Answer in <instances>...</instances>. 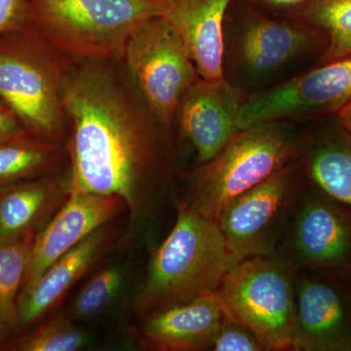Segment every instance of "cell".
Returning a JSON list of instances; mask_svg holds the SVG:
<instances>
[{"instance_id":"d4e9b609","label":"cell","mask_w":351,"mask_h":351,"mask_svg":"<svg viewBox=\"0 0 351 351\" xmlns=\"http://www.w3.org/2000/svg\"><path fill=\"white\" fill-rule=\"evenodd\" d=\"M211 350L263 351L265 348L248 327L226 317L215 337Z\"/></svg>"},{"instance_id":"4316f807","label":"cell","mask_w":351,"mask_h":351,"mask_svg":"<svg viewBox=\"0 0 351 351\" xmlns=\"http://www.w3.org/2000/svg\"><path fill=\"white\" fill-rule=\"evenodd\" d=\"M27 133L17 117L0 101V141L7 140Z\"/></svg>"},{"instance_id":"52a82bcc","label":"cell","mask_w":351,"mask_h":351,"mask_svg":"<svg viewBox=\"0 0 351 351\" xmlns=\"http://www.w3.org/2000/svg\"><path fill=\"white\" fill-rule=\"evenodd\" d=\"M299 161L239 196L218 225L237 262L276 256L301 195Z\"/></svg>"},{"instance_id":"8992f818","label":"cell","mask_w":351,"mask_h":351,"mask_svg":"<svg viewBox=\"0 0 351 351\" xmlns=\"http://www.w3.org/2000/svg\"><path fill=\"white\" fill-rule=\"evenodd\" d=\"M295 269L278 256L235 265L217 289L226 317L248 327L265 350H294Z\"/></svg>"},{"instance_id":"d6986e66","label":"cell","mask_w":351,"mask_h":351,"mask_svg":"<svg viewBox=\"0 0 351 351\" xmlns=\"http://www.w3.org/2000/svg\"><path fill=\"white\" fill-rule=\"evenodd\" d=\"M302 171L311 186L351 208V137L341 128L301 147Z\"/></svg>"},{"instance_id":"484cf974","label":"cell","mask_w":351,"mask_h":351,"mask_svg":"<svg viewBox=\"0 0 351 351\" xmlns=\"http://www.w3.org/2000/svg\"><path fill=\"white\" fill-rule=\"evenodd\" d=\"M29 0H0V36L27 24Z\"/></svg>"},{"instance_id":"3957f363","label":"cell","mask_w":351,"mask_h":351,"mask_svg":"<svg viewBox=\"0 0 351 351\" xmlns=\"http://www.w3.org/2000/svg\"><path fill=\"white\" fill-rule=\"evenodd\" d=\"M73 64L27 23L0 36V101L27 133L66 145L63 90Z\"/></svg>"},{"instance_id":"4fadbf2b","label":"cell","mask_w":351,"mask_h":351,"mask_svg":"<svg viewBox=\"0 0 351 351\" xmlns=\"http://www.w3.org/2000/svg\"><path fill=\"white\" fill-rule=\"evenodd\" d=\"M247 95L226 77H198L182 95L176 117L180 128L207 162L230 144L240 131L239 117Z\"/></svg>"},{"instance_id":"9c48e42d","label":"cell","mask_w":351,"mask_h":351,"mask_svg":"<svg viewBox=\"0 0 351 351\" xmlns=\"http://www.w3.org/2000/svg\"><path fill=\"white\" fill-rule=\"evenodd\" d=\"M295 270L351 276V208L311 186L301 195L277 255Z\"/></svg>"},{"instance_id":"cb8c5ba5","label":"cell","mask_w":351,"mask_h":351,"mask_svg":"<svg viewBox=\"0 0 351 351\" xmlns=\"http://www.w3.org/2000/svg\"><path fill=\"white\" fill-rule=\"evenodd\" d=\"M123 281V271L117 265L100 270L82 288L73 302L77 318L90 319L103 313L119 292Z\"/></svg>"},{"instance_id":"ac0fdd59","label":"cell","mask_w":351,"mask_h":351,"mask_svg":"<svg viewBox=\"0 0 351 351\" xmlns=\"http://www.w3.org/2000/svg\"><path fill=\"white\" fill-rule=\"evenodd\" d=\"M71 188V175H54L0 189V244L36 237L63 206Z\"/></svg>"},{"instance_id":"603a6c76","label":"cell","mask_w":351,"mask_h":351,"mask_svg":"<svg viewBox=\"0 0 351 351\" xmlns=\"http://www.w3.org/2000/svg\"><path fill=\"white\" fill-rule=\"evenodd\" d=\"M89 336L64 315L44 318L27 331L14 335L2 346L3 351H75L87 345Z\"/></svg>"},{"instance_id":"7a4b0ae2","label":"cell","mask_w":351,"mask_h":351,"mask_svg":"<svg viewBox=\"0 0 351 351\" xmlns=\"http://www.w3.org/2000/svg\"><path fill=\"white\" fill-rule=\"evenodd\" d=\"M237 263L218 223L180 201L174 226L152 258L134 313L144 320L215 293Z\"/></svg>"},{"instance_id":"5b68a950","label":"cell","mask_w":351,"mask_h":351,"mask_svg":"<svg viewBox=\"0 0 351 351\" xmlns=\"http://www.w3.org/2000/svg\"><path fill=\"white\" fill-rule=\"evenodd\" d=\"M300 156L301 145L285 123L247 127L211 160L201 164L184 201L218 223L233 200L297 162Z\"/></svg>"},{"instance_id":"4dcf8cb0","label":"cell","mask_w":351,"mask_h":351,"mask_svg":"<svg viewBox=\"0 0 351 351\" xmlns=\"http://www.w3.org/2000/svg\"><path fill=\"white\" fill-rule=\"evenodd\" d=\"M7 337H8V336H7Z\"/></svg>"},{"instance_id":"277c9868","label":"cell","mask_w":351,"mask_h":351,"mask_svg":"<svg viewBox=\"0 0 351 351\" xmlns=\"http://www.w3.org/2000/svg\"><path fill=\"white\" fill-rule=\"evenodd\" d=\"M164 0H29L27 24L71 62L123 61L138 25Z\"/></svg>"},{"instance_id":"6da1fadb","label":"cell","mask_w":351,"mask_h":351,"mask_svg":"<svg viewBox=\"0 0 351 351\" xmlns=\"http://www.w3.org/2000/svg\"><path fill=\"white\" fill-rule=\"evenodd\" d=\"M112 63L75 62L69 69L63 90L69 175L82 191L119 196L137 218L156 199L159 123Z\"/></svg>"},{"instance_id":"7402d4cb","label":"cell","mask_w":351,"mask_h":351,"mask_svg":"<svg viewBox=\"0 0 351 351\" xmlns=\"http://www.w3.org/2000/svg\"><path fill=\"white\" fill-rule=\"evenodd\" d=\"M34 237L0 244V329L8 339L18 332V300Z\"/></svg>"},{"instance_id":"e0dca14e","label":"cell","mask_w":351,"mask_h":351,"mask_svg":"<svg viewBox=\"0 0 351 351\" xmlns=\"http://www.w3.org/2000/svg\"><path fill=\"white\" fill-rule=\"evenodd\" d=\"M233 0H164L161 17L188 51L199 77L223 75V21Z\"/></svg>"},{"instance_id":"9a60e30c","label":"cell","mask_w":351,"mask_h":351,"mask_svg":"<svg viewBox=\"0 0 351 351\" xmlns=\"http://www.w3.org/2000/svg\"><path fill=\"white\" fill-rule=\"evenodd\" d=\"M326 45L322 32L300 21L276 19L256 13L244 23L239 39V60L253 75L278 71L297 58Z\"/></svg>"},{"instance_id":"8fae6325","label":"cell","mask_w":351,"mask_h":351,"mask_svg":"<svg viewBox=\"0 0 351 351\" xmlns=\"http://www.w3.org/2000/svg\"><path fill=\"white\" fill-rule=\"evenodd\" d=\"M294 350H351V286L345 277L295 270Z\"/></svg>"},{"instance_id":"f546056e","label":"cell","mask_w":351,"mask_h":351,"mask_svg":"<svg viewBox=\"0 0 351 351\" xmlns=\"http://www.w3.org/2000/svg\"><path fill=\"white\" fill-rule=\"evenodd\" d=\"M7 339H8V337H7L5 332L0 329V350H1L2 346H3L4 341H5Z\"/></svg>"},{"instance_id":"2e32d148","label":"cell","mask_w":351,"mask_h":351,"mask_svg":"<svg viewBox=\"0 0 351 351\" xmlns=\"http://www.w3.org/2000/svg\"><path fill=\"white\" fill-rule=\"evenodd\" d=\"M225 318L216 293H208L145 318L133 334L145 350H211Z\"/></svg>"},{"instance_id":"44dd1931","label":"cell","mask_w":351,"mask_h":351,"mask_svg":"<svg viewBox=\"0 0 351 351\" xmlns=\"http://www.w3.org/2000/svg\"><path fill=\"white\" fill-rule=\"evenodd\" d=\"M286 16L324 34L321 63L351 56V0H304Z\"/></svg>"},{"instance_id":"ffe728a7","label":"cell","mask_w":351,"mask_h":351,"mask_svg":"<svg viewBox=\"0 0 351 351\" xmlns=\"http://www.w3.org/2000/svg\"><path fill=\"white\" fill-rule=\"evenodd\" d=\"M69 157L64 144L25 133L0 141V189L58 175Z\"/></svg>"},{"instance_id":"5bb4252c","label":"cell","mask_w":351,"mask_h":351,"mask_svg":"<svg viewBox=\"0 0 351 351\" xmlns=\"http://www.w3.org/2000/svg\"><path fill=\"white\" fill-rule=\"evenodd\" d=\"M125 212H128L126 203L119 196L89 193L71 186L63 206L34 237L22 290L95 230Z\"/></svg>"},{"instance_id":"7c38bea8","label":"cell","mask_w":351,"mask_h":351,"mask_svg":"<svg viewBox=\"0 0 351 351\" xmlns=\"http://www.w3.org/2000/svg\"><path fill=\"white\" fill-rule=\"evenodd\" d=\"M119 218L106 223L49 265L18 300V332L27 331L54 313L76 284L117 246Z\"/></svg>"},{"instance_id":"f1b7e54d","label":"cell","mask_w":351,"mask_h":351,"mask_svg":"<svg viewBox=\"0 0 351 351\" xmlns=\"http://www.w3.org/2000/svg\"><path fill=\"white\" fill-rule=\"evenodd\" d=\"M337 117L341 128L351 137V99L345 107L337 113Z\"/></svg>"},{"instance_id":"30bf717a","label":"cell","mask_w":351,"mask_h":351,"mask_svg":"<svg viewBox=\"0 0 351 351\" xmlns=\"http://www.w3.org/2000/svg\"><path fill=\"white\" fill-rule=\"evenodd\" d=\"M351 99V56L321 64L270 89L249 95L239 117L240 128L269 122L336 114Z\"/></svg>"},{"instance_id":"ba28073f","label":"cell","mask_w":351,"mask_h":351,"mask_svg":"<svg viewBox=\"0 0 351 351\" xmlns=\"http://www.w3.org/2000/svg\"><path fill=\"white\" fill-rule=\"evenodd\" d=\"M123 61L152 117L169 126L182 95L199 77L181 39L161 16L151 18L132 34Z\"/></svg>"},{"instance_id":"83f0119b","label":"cell","mask_w":351,"mask_h":351,"mask_svg":"<svg viewBox=\"0 0 351 351\" xmlns=\"http://www.w3.org/2000/svg\"><path fill=\"white\" fill-rule=\"evenodd\" d=\"M245 1L249 2L251 5L262 10L281 12L288 15L304 0H245Z\"/></svg>"}]
</instances>
